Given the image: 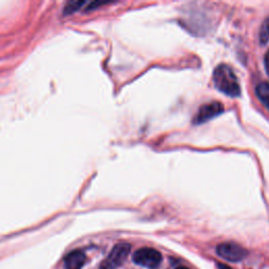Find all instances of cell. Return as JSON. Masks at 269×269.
<instances>
[{"label": "cell", "instance_id": "6da1fadb", "mask_svg": "<svg viewBox=\"0 0 269 269\" xmlns=\"http://www.w3.org/2000/svg\"><path fill=\"white\" fill-rule=\"evenodd\" d=\"M214 87L229 97H238L241 93L240 83L233 70L226 64H220L216 67L212 74Z\"/></svg>", "mask_w": 269, "mask_h": 269}, {"label": "cell", "instance_id": "7a4b0ae2", "mask_svg": "<svg viewBox=\"0 0 269 269\" xmlns=\"http://www.w3.org/2000/svg\"><path fill=\"white\" fill-rule=\"evenodd\" d=\"M131 246L128 243L117 244L99 269H117L127 259Z\"/></svg>", "mask_w": 269, "mask_h": 269}, {"label": "cell", "instance_id": "3957f363", "mask_svg": "<svg viewBox=\"0 0 269 269\" xmlns=\"http://www.w3.org/2000/svg\"><path fill=\"white\" fill-rule=\"evenodd\" d=\"M133 262L149 268V269H156L160 265L162 261V256L160 252L154 248H149V247H144L134 252L132 256Z\"/></svg>", "mask_w": 269, "mask_h": 269}, {"label": "cell", "instance_id": "277c9868", "mask_svg": "<svg viewBox=\"0 0 269 269\" xmlns=\"http://www.w3.org/2000/svg\"><path fill=\"white\" fill-rule=\"evenodd\" d=\"M217 252L221 258L230 262H239L247 256V251L242 246L230 242L218 245Z\"/></svg>", "mask_w": 269, "mask_h": 269}, {"label": "cell", "instance_id": "5b68a950", "mask_svg": "<svg viewBox=\"0 0 269 269\" xmlns=\"http://www.w3.org/2000/svg\"><path fill=\"white\" fill-rule=\"evenodd\" d=\"M223 111H224V106L220 102H210L202 105L195 117L194 123L195 124L204 123L212 119V118L217 117L218 115H220L221 113H223Z\"/></svg>", "mask_w": 269, "mask_h": 269}, {"label": "cell", "instance_id": "8992f818", "mask_svg": "<svg viewBox=\"0 0 269 269\" xmlns=\"http://www.w3.org/2000/svg\"><path fill=\"white\" fill-rule=\"evenodd\" d=\"M87 257L81 250H74L64 258V269H81Z\"/></svg>", "mask_w": 269, "mask_h": 269}, {"label": "cell", "instance_id": "52a82bcc", "mask_svg": "<svg viewBox=\"0 0 269 269\" xmlns=\"http://www.w3.org/2000/svg\"><path fill=\"white\" fill-rule=\"evenodd\" d=\"M256 93L262 104L269 111V83H260L256 89Z\"/></svg>", "mask_w": 269, "mask_h": 269}, {"label": "cell", "instance_id": "ba28073f", "mask_svg": "<svg viewBox=\"0 0 269 269\" xmlns=\"http://www.w3.org/2000/svg\"><path fill=\"white\" fill-rule=\"evenodd\" d=\"M269 40V17L263 22L260 31V41L262 44Z\"/></svg>", "mask_w": 269, "mask_h": 269}, {"label": "cell", "instance_id": "9c48e42d", "mask_svg": "<svg viewBox=\"0 0 269 269\" xmlns=\"http://www.w3.org/2000/svg\"><path fill=\"white\" fill-rule=\"evenodd\" d=\"M84 2H71L67 4L65 6V9H64V13L65 14H71V13H74L76 11H78L82 6H84Z\"/></svg>", "mask_w": 269, "mask_h": 269}, {"label": "cell", "instance_id": "30bf717a", "mask_svg": "<svg viewBox=\"0 0 269 269\" xmlns=\"http://www.w3.org/2000/svg\"><path fill=\"white\" fill-rule=\"evenodd\" d=\"M265 67H266V72L269 75V49L267 50V53L265 55Z\"/></svg>", "mask_w": 269, "mask_h": 269}, {"label": "cell", "instance_id": "8fae6325", "mask_svg": "<svg viewBox=\"0 0 269 269\" xmlns=\"http://www.w3.org/2000/svg\"><path fill=\"white\" fill-rule=\"evenodd\" d=\"M218 268L219 269H232L230 266L226 264H222V263H218Z\"/></svg>", "mask_w": 269, "mask_h": 269}, {"label": "cell", "instance_id": "7c38bea8", "mask_svg": "<svg viewBox=\"0 0 269 269\" xmlns=\"http://www.w3.org/2000/svg\"><path fill=\"white\" fill-rule=\"evenodd\" d=\"M176 269H190V268L185 267V266H180V267H178V268H176Z\"/></svg>", "mask_w": 269, "mask_h": 269}]
</instances>
